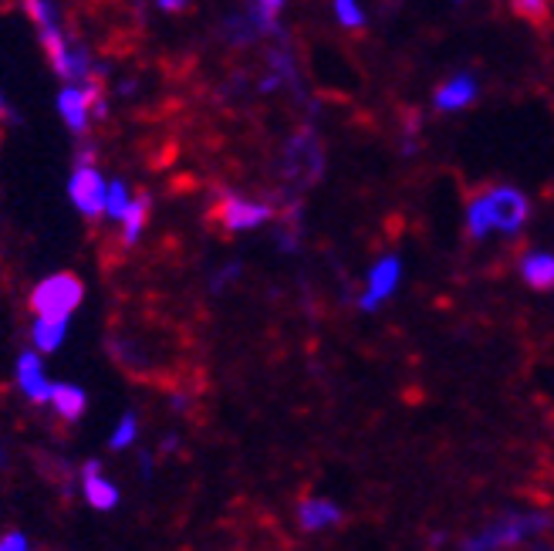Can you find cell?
Masks as SVG:
<instances>
[{
    "mask_svg": "<svg viewBox=\"0 0 554 551\" xmlns=\"http://www.w3.org/2000/svg\"><path fill=\"white\" fill-rule=\"evenodd\" d=\"M85 298V284L75 274H55V278L41 281L31 291V311L38 318H68L71 311L82 305Z\"/></svg>",
    "mask_w": 554,
    "mask_h": 551,
    "instance_id": "obj_1",
    "label": "cell"
},
{
    "mask_svg": "<svg viewBox=\"0 0 554 551\" xmlns=\"http://www.w3.org/2000/svg\"><path fill=\"white\" fill-rule=\"evenodd\" d=\"M487 200H490V210H494V224L504 234H514L531 217V203L514 186H494V190H487Z\"/></svg>",
    "mask_w": 554,
    "mask_h": 551,
    "instance_id": "obj_2",
    "label": "cell"
},
{
    "mask_svg": "<svg viewBox=\"0 0 554 551\" xmlns=\"http://www.w3.org/2000/svg\"><path fill=\"white\" fill-rule=\"evenodd\" d=\"M68 193H71V203H75L85 217H98V213L105 210V180L92 170V166H78L68 183Z\"/></svg>",
    "mask_w": 554,
    "mask_h": 551,
    "instance_id": "obj_3",
    "label": "cell"
},
{
    "mask_svg": "<svg viewBox=\"0 0 554 551\" xmlns=\"http://www.w3.org/2000/svg\"><path fill=\"white\" fill-rule=\"evenodd\" d=\"M217 217L227 230H247V227L264 224V220L271 217V210L261 207V203H247L240 197H223L217 207Z\"/></svg>",
    "mask_w": 554,
    "mask_h": 551,
    "instance_id": "obj_4",
    "label": "cell"
},
{
    "mask_svg": "<svg viewBox=\"0 0 554 551\" xmlns=\"http://www.w3.org/2000/svg\"><path fill=\"white\" fill-rule=\"evenodd\" d=\"M399 284V261L396 257H386V261H379L369 274V291H365L362 298V308H375L382 298H389L392 291H396Z\"/></svg>",
    "mask_w": 554,
    "mask_h": 551,
    "instance_id": "obj_5",
    "label": "cell"
},
{
    "mask_svg": "<svg viewBox=\"0 0 554 551\" xmlns=\"http://www.w3.org/2000/svg\"><path fill=\"white\" fill-rule=\"evenodd\" d=\"M17 382H21V389L31 396V403H44V399H51V382L44 379L38 355H31V352L21 355V362H17Z\"/></svg>",
    "mask_w": 554,
    "mask_h": 551,
    "instance_id": "obj_6",
    "label": "cell"
},
{
    "mask_svg": "<svg viewBox=\"0 0 554 551\" xmlns=\"http://www.w3.org/2000/svg\"><path fill=\"white\" fill-rule=\"evenodd\" d=\"M473 99H477V82H473L470 75L450 78V82L440 85V92H436V105H440L443 112L463 109V105H470Z\"/></svg>",
    "mask_w": 554,
    "mask_h": 551,
    "instance_id": "obj_7",
    "label": "cell"
},
{
    "mask_svg": "<svg viewBox=\"0 0 554 551\" xmlns=\"http://www.w3.org/2000/svg\"><path fill=\"white\" fill-rule=\"evenodd\" d=\"M58 112L65 115L71 132H85L88 129V95L82 88H65L58 95Z\"/></svg>",
    "mask_w": 554,
    "mask_h": 551,
    "instance_id": "obj_8",
    "label": "cell"
},
{
    "mask_svg": "<svg viewBox=\"0 0 554 551\" xmlns=\"http://www.w3.org/2000/svg\"><path fill=\"white\" fill-rule=\"evenodd\" d=\"M85 497L95 511H112L115 504H119V491H115L109 481L98 477V464H88L85 470Z\"/></svg>",
    "mask_w": 554,
    "mask_h": 551,
    "instance_id": "obj_9",
    "label": "cell"
},
{
    "mask_svg": "<svg viewBox=\"0 0 554 551\" xmlns=\"http://www.w3.org/2000/svg\"><path fill=\"white\" fill-rule=\"evenodd\" d=\"M521 274L534 291H551L554 288V257L551 254H527L521 261Z\"/></svg>",
    "mask_w": 554,
    "mask_h": 551,
    "instance_id": "obj_10",
    "label": "cell"
},
{
    "mask_svg": "<svg viewBox=\"0 0 554 551\" xmlns=\"http://www.w3.org/2000/svg\"><path fill=\"white\" fill-rule=\"evenodd\" d=\"M41 44H44V51H48V58H51V68H55L58 75L65 78V82H71V78H75V61H71L58 28H44L41 31Z\"/></svg>",
    "mask_w": 554,
    "mask_h": 551,
    "instance_id": "obj_11",
    "label": "cell"
},
{
    "mask_svg": "<svg viewBox=\"0 0 554 551\" xmlns=\"http://www.w3.org/2000/svg\"><path fill=\"white\" fill-rule=\"evenodd\" d=\"M51 403L65 420H78L85 413V393L78 386H65V382H51Z\"/></svg>",
    "mask_w": 554,
    "mask_h": 551,
    "instance_id": "obj_12",
    "label": "cell"
},
{
    "mask_svg": "<svg viewBox=\"0 0 554 551\" xmlns=\"http://www.w3.org/2000/svg\"><path fill=\"white\" fill-rule=\"evenodd\" d=\"M298 518H301V528L305 531H318V528H328V524H335L338 518H342V511L335 508V504L328 501H305L298 508Z\"/></svg>",
    "mask_w": 554,
    "mask_h": 551,
    "instance_id": "obj_13",
    "label": "cell"
},
{
    "mask_svg": "<svg viewBox=\"0 0 554 551\" xmlns=\"http://www.w3.org/2000/svg\"><path fill=\"white\" fill-rule=\"evenodd\" d=\"M65 332H68V318H38V325H34V345L41 352H55L65 342Z\"/></svg>",
    "mask_w": 554,
    "mask_h": 551,
    "instance_id": "obj_14",
    "label": "cell"
},
{
    "mask_svg": "<svg viewBox=\"0 0 554 551\" xmlns=\"http://www.w3.org/2000/svg\"><path fill=\"white\" fill-rule=\"evenodd\" d=\"M467 220H470V237H477V241H484L490 230H497V224H494V210H490L487 193H484V197H477V200H470Z\"/></svg>",
    "mask_w": 554,
    "mask_h": 551,
    "instance_id": "obj_15",
    "label": "cell"
},
{
    "mask_svg": "<svg viewBox=\"0 0 554 551\" xmlns=\"http://www.w3.org/2000/svg\"><path fill=\"white\" fill-rule=\"evenodd\" d=\"M146 217H149V200L139 197V200H129V207L122 213V227H125V244H136L142 227H146Z\"/></svg>",
    "mask_w": 554,
    "mask_h": 551,
    "instance_id": "obj_16",
    "label": "cell"
},
{
    "mask_svg": "<svg viewBox=\"0 0 554 551\" xmlns=\"http://www.w3.org/2000/svg\"><path fill=\"white\" fill-rule=\"evenodd\" d=\"M125 207H129V190H125V183L115 180L112 186H105V213L115 220H122Z\"/></svg>",
    "mask_w": 554,
    "mask_h": 551,
    "instance_id": "obj_17",
    "label": "cell"
},
{
    "mask_svg": "<svg viewBox=\"0 0 554 551\" xmlns=\"http://www.w3.org/2000/svg\"><path fill=\"white\" fill-rule=\"evenodd\" d=\"M514 11L524 17V21L538 24V28H544L548 24V0H511Z\"/></svg>",
    "mask_w": 554,
    "mask_h": 551,
    "instance_id": "obj_18",
    "label": "cell"
},
{
    "mask_svg": "<svg viewBox=\"0 0 554 551\" xmlns=\"http://www.w3.org/2000/svg\"><path fill=\"white\" fill-rule=\"evenodd\" d=\"M335 14H338V21H342L345 28H362L365 24V17H362L355 0H335Z\"/></svg>",
    "mask_w": 554,
    "mask_h": 551,
    "instance_id": "obj_19",
    "label": "cell"
},
{
    "mask_svg": "<svg viewBox=\"0 0 554 551\" xmlns=\"http://www.w3.org/2000/svg\"><path fill=\"white\" fill-rule=\"evenodd\" d=\"M136 430H139V423H136V416H122V423H119V430L112 433V447L115 450H122V447H129L132 440H136Z\"/></svg>",
    "mask_w": 554,
    "mask_h": 551,
    "instance_id": "obj_20",
    "label": "cell"
},
{
    "mask_svg": "<svg viewBox=\"0 0 554 551\" xmlns=\"http://www.w3.org/2000/svg\"><path fill=\"white\" fill-rule=\"evenodd\" d=\"M24 7H28V14L41 24V31L44 28H55V21H51V11H48V4H44V0H24Z\"/></svg>",
    "mask_w": 554,
    "mask_h": 551,
    "instance_id": "obj_21",
    "label": "cell"
},
{
    "mask_svg": "<svg viewBox=\"0 0 554 551\" xmlns=\"http://www.w3.org/2000/svg\"><path fill=\"white\" fill-rule=\"evenodd\" d=\"M28 548V538L24 535H4L0 538V551H24Z\"/></svg>",
    "mask_w": 554,
    "mask_h": 551,
    "instance_id": "obj_22",
    "label": "cell"
},
{
    "mask_svg": "<svg viewBox=\"0 0 554 551\" xmlns=\"http://www.w3.org/2000/svg\"><path fill=\"white\" fill-rule=\"evenodd\" d=\"M281 4H284V0H261V11H264L267 21H274L277 11H281Z\"/></svg>",
    "mask_w": 554,
    "mask_h": 551,
    "instance_id": "obj_23",
    "label": "cell"
}]
</instances>
